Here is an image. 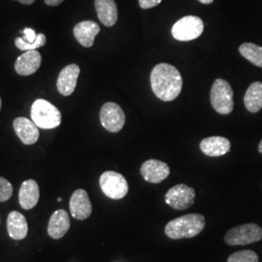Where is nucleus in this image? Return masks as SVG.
I'll list each match as a JSON object with an SVG mask.
<instances>
[{
  "label": "nucleus",
  "mask_w": 262,
  "mask_h": 262,
  "mask_svg": "<svg viewBox=\"0 0 262 262\" xmlns=\"http://www.w3.org/2000/svg\"><path fill=\"white\" fill-rule=\"evenodd\" d=\"M154 94L162 101H172L178 97L183 88V79L178 69L168 63H159L150 73Z\"/></svg>",
  "instance_id": "1"
},
{
  "label": "nucleus",
  "mask_w": 262,
  "mask_h": 262,
  "mask_svg": "<svg viewBox=\"0 0 262 262\" xmlns=\"http://www.w3.org/2000/svg\"><path fill=\"white\" fill-rule=\"evenodd\" d=\"M205 217L200 214H188L170 221L165 226V235L172 240L190 239L205 228Z\"/></svg>",
  "instance_id": "2"
},
{
  "label": "nucleus",
  "mask_w": 262,
  "mask_h": 262,
  "mask_svg": "<svg viewBox=\"0 0 262 262\" xmlns=\"http://www.w3.org/2000/svg\"><path fill=\"white\" fill-rule=\"evenodd\" d=\"M31 120L42 129H53L61 123V113L45 99H37L31 106Z\"/></svg>",
  "instance_id": "3"
},
{
  "label": "nucleus",
  "mask_w": 262,
  "mask_h": 262,
  "mask_svg": "<svg viewBox=\"0 0 262 262\" xmlns=\"http://www.w3.org/2000/svg\"><path fill=\"white\" fill-rule=\"evenodd\" d=\"M210 100L215 112L229 115L234 108L231 85L224 79H216L211 89Z\"/></svg>",
  "instance_id": "4"
},
{
  "label": "nucleus",
  "mask_w": 262,
  "mask_h": 262,
  "mask_svg": "<svg viewBox=\"0 0 262 262\" xmlns=\"http://www.w3.org/2000/svg\"><path fill=\"white\" fill-rule=\"evenodd\" d=\"M262 240V228L256 224H245L229 229L225 235L229 246H245Z\"/></svg>",
  "instance_id": "5"
},
{
  "label": "nucleus",
  "mask_w": 262,
  "mask_h": 262,
  "mask_svg": "<svg viewBox=\"0 0 262 262\" xmlns=\"http://www.w3.org/2000/svg\"><path fill=\"white\" fill-rule=\"evenodd\" d=\"M204 31L203 20L196 16H187L179 19L172 28V35L178 41L195 40Z\"/></svg>",
  "instance_id": "6"
},
{
  "label": "nucleus",
  "mask_w": 262,
  "mask_h": 262,
  "mask_svg": "<svg viewBox=\"0 0 262 262\" xmlns=\"http://www.w3.org/2000/svg\"><path fill=\"white\" fill-rule=\"evenodd\" d=\"M99 185L104 194L114 200H119L128 192V184L122 174L115 171H106L100 176Z\"/></svg>",
  "instance_id": "7"
},
{
  "label": "nucleus",
  "mask_w": 262,
  "mask_h": 262,
  "mask_svg": "<svg viewBox=\"0 0 262 262\" xmlns=\"http://www.w3.org/2000/svg\"><path fill=\"white\" fill-rule=\"evenodd\" d=\"M195 190L185 184L171 187L165 194L166 204L174 210L184 211L194 203Z\"/></svg>",
  "instance_id": "8"
},
{
  "label": "nucleus",
  "mask_w": 262,
  "mask_h": 262,
  "mask_svg": "<svg viewBox=\"0 0 262 262\" xmlns=\"http://www.w3.org/2000/svg\"><path fill=\"white\" fill-rule=\"evenodd\" d=\"M100 122L106 130L109 132H119L125 123V115L120 105L114 102L104 104L100 110Z\"/></svg>",
  "instance_id": "9"
},
{
  "label": "nucleus",
  "mask_w": 262,
  "mask_h": 262,
  "mask_svg": "<svg viewBox=\"0 0 262 262\" xmlns=\"http://www.w3.org/2000/svg\"><path fill=\"white\" fill-rule=\"evenodd\" d=\"M142 177L151 184H159L170 174L168 165L158 159H148L141 165Z\"/></svg>",
  "instance_id": "10"
},
{
  "label": "nucleus",
  "mask_w": 262,
  "mask_h": 262,
  "mask_svg": "<svg viewBox=\"0 0 262 262\" xmlns=\"http://www.w3.org/2000/svg\"><path fill=\"white\" fill-rule=\"evenodd\" d=\"M69 208L74 219L79 221L86 220L93 212V205L88 192L81 188L75 190L70 198Z\"/></svg>",
  "instance_id": "11"
},
{
  "label": "nucleus",
  "mask_w": 262,
  "mask_h": 262,
  "mask_svg": "<svg viewBox=\"0 0 262 262\" xmlns=\"http://www.w3.org/2000/svg\"><path fill=\"white\" fill-rule=\"evenodd\" d=\"M80 75V67L77 64L66 66L59 73L56 89L58 93L63 96H69L74 93L77 81Z\"/></svg>",
  "instance_id": "12"
},
{
  "label": "nucleus",
  "mask_w": 262,
  "mask_h": 262,
  "mask_svg": "<svg viewBox=\"0 0 262 262\" xmlns=\"http://www.w3.org/2000/svg\"><path fill=\"white\" fill-rule=\"evenodd\" d=\"M13 127L19 140L25 145H33L39 139V127L32 120L19 117L13 122Z\"/></svg>",
  "instance_id": "13"
},
{
  "label": "nucleus",
  "mask_w": 262,
  "mask_h": 262,
  "mask_svg": "<svg viewBox=\"0 0 262 262\" xmlns=\"http://www.w3.org/2000/svg\"><path fill=\"white\" fill-rule=\"evenodd\" d=\"M42 56L39 52L35 50L27 51L17 58L15 70L20 76L32 75L40 68Z\"/></svg>",
  "instance_id": "14"
},
{
  "label": "nucleus",
  "mask_w": 262,
  "mask_h": 262,
  "mask_svg": "<svg viewBox=\"0 0 262 262\" xmlns=\"http://www.w3.org/2000/svg\"><path fill=\"white\" fill-rule=\"evenodd\" d=\"M100 31L98 24L93 20H84L77 24L73 29L76 40L85 48L94 45V39Z\"/></svg>",
  "instance_id": "15"
},
{
  "label": "nucleus",
  "mask_w": 262,
  "mask_h": 262,
  "mask_svg": "<svg viewBox=\"0 0 262 262\" xmlns=\"http://www.w3.org/2000/svg\"><path fill=\"white\" fill-rule=\"evenodd\" d=\"M70 228V217L66 210H57L49 221L48 234L53 239H60Z\"/></svg>",
  "instance_id": "16"
},
{
  "label": "nucleus",
  "mask_w": 262,
  "mask_h": 262,
  "mask_svg": "<svg viewBox=\"0 0 262 262\" xmlns=\"http://www.w3.org/2000/svg\"><path fill=\"white\" fill-rule=\"evenodd\" d=\"M230 141L222 136L208 137L200 143V150L208 157L216 158L225 156L230 150Z\"/></svg>",
  "instance_id": "17"
},
{
  "label": "nucleus",
  "mask_w": 262,
  "mask_h": 262,
  "mask_svg": "<svg viewBox=\"0 0 262 262\" xmlns=\"http://www.w3.org/2000/svg\"><path fill=\"white\" fill-rule=\"evenodd\" d=\"M39 197L40 190L36 181L27 180L21 184L19 188V201L23 209H33L37 205Z\"/></svg>",
  "instance_id": "18"
},
{
  "label": "nucleus",
  "mask_w": 262,
  "mask_h": 262,
  "mask_svg": "<svg viewBox=\"0 0 262 262\" xmlns=\"http://www.w3.org/2000/svg\"><path fill=\"white\" fill-rule=\"evenodd\" d=\"M94 7L97 17L105 27H113L118 20V8L115 0H95Z\"/></svg>",
  "instance_id": "19"
},
{
  "label": "nucleus",
  "mask_w": 262,
  "mask_h": 262,
  "mask_svg": "<svg viewBox=\"0 0 262 262\" xmlns=\"http://www.w3.org/2000/svg\"><path fill=\"white\" fill-rule=\"evenodd\" d=\"M7 230L12 239H25L28 232V222L26 216L17 211L11 212L7 219Z\"/></svg>",
  "instance_id": "20"
},
{
  "label": "nucleus",
  "mask_w": 262,
  "mask_h": 262,
  "mask_svg": "<svg viewBox=\"0 0 262 262\" xmlns=\"http://www.w3.org/2000/svg\"><path fill=\"white\" fill-rule=\"evenodd\" d=\"M244 104L250 113H257L262 109V83L254 82L251 84L244 96Z\"/></svg>",
  "instance_id": "21"
},
{
  "label": "nucleus",
  "mask_w": 262,
  "mask_h": 262,
  "mask_svg": "<svg viewBox=\"0 0 262 262\" xmlns=\"http://www.w3.org/2000/svg\"><path fill=\"white\" fill-rule=\"evenodd\" d=\"M239 53L253 66L262 68V47L253 43H244L239 48Z\"/></svg>",
  "instance_id": "22"
},
{
  "label": "nucleus",
  "mask_w": 262,
  "mask_h": 262,
  "mask_svg": "<svg viewBox=\"0 0 262 262\" xmlns=\"http://www.w3.org/2000/svg\"><path fill=\"white\" fill-rule=\"evenodd\" d=\"M46 36L43 33H39L37 34V38L35 40L34 43H26L23 38H16L15 40V45L20 51H33V50H37L39 48L43 47L46 44Z\"/></svg>",
  "instance_id": "23"
},
{
  "label": "nucleus",
  "mask_w": 262,
  "mask_h": 262,
  "mask_svg": "<svg viewBox=\"0 0 262 262\" xmlns=\"http://www.w3.org/2000/svg\"><path fill=\"white\" fill-rule=\"evenodd\" d=\"M258 255L251 250H243L230 254L227 262H258Z\"/></svg>",
  "instance_id": "24"
},
{
  "label": "nucleus",
  "mask_w": 262,
  "mask_h": 262,
  "mask_svg": "<svg viewBox=\"0 0 262 262\" xmlns=\"http://www.w3.org/2000/svg\"><path fill=\"white\" fill-rule=\"evenodd\" d=\"M13 195V186L8 180L0 177V202L9 200Z\"/></svg>",
  "instance_id": "25"
},
{
  "label": "nucleus",
  "mask_w": 262,
  "mask_h": 262,
  "mask_svg": "<svg viewBox=\"0 0 262 262\" xmlns=\"http://www.w3.org/2000/svg\"><path fill=\"white\" fill-rule=\"evenodd\" d=\"M20 33H24L21 38L26 43H34L37 38V34L32 28H26L24 31H20Z\"/></svg>",
  "instance_id": "26"
},
{
  "label": "nucleus",
  "mask_w": 262,
  "mask_h": 262,
  "mask_svg": "<svg viewBox=\"0 0 262 262\" xmlns=\"http://www.w3.org/2000/svg\"><path fill=\"white\" fill-rule=\"evenodd\" d=\"M162 0H139V5L142 9H150L161 3Z\"/></svg>",
  "instance_id": "27"
},
{
  "label": "nucleus",
  "mask_w": 262,
  "mask_h": 262,
  "mask_svg": "<svg viewBox=\"0 0 262 262\" xmlns=\"http://www.w3.org/2000/svg\"><path fill=\"white\" fill-rule=\"evenodd\" d=\"M45 3L49 6H58L59 4H61V2H63L64 0H44Z\"/></svg>",
  "instance_id": "28"
},
{
  "label": "nucleus",
  "mask_w": 262,
  "mask_h": 262,
  "mask_svg": "<svg viewBox=\"0 0 262 262\" xmlns=\"http://www.w3.org/2000/svg\"><path fill=\"white\" fill-rule=\"evenodd\" d=\"M16 1H19V3H21V4L30 5V4L34 3V1H35V0H16Z\"/></svg>",
  "instance_id": "29"
},
{
  "label": "nucleus",
  "mask_w": 262,
  "mask_h": 262,
  "mask_svg": "<svg viewBox=\"0 0 262 262\" xmlns=\"http://www.w3.org/2000/svg\"><path fill=\"white\" fill-rule=\"evenodd\" d=\"M202 4H211L214 0H198Z\"/></svg>",
  "instance_id": "30"
},
{
  "label": "nucleus",
  "mask_w": 262,
  "mask_h": 262,
  "mask_svg": "<svg viewBox=\"0 0 262 262\" xmlns=\"http://www.w3.org/2000/svg\"><path fill=\"white\" fill-rule=\"evenodd\" d=\"M258 151L262 155V140L260 141V143H259V145H258Z\"/></svg>",
  "instance_id": "31"
},
{
  "label": "nucleus",
  "mask_w": 262,
  "mask_h": 262,
  "mask_svg": "<svg viewBox=\"0 0 262 262\" xmlns=\"http://www.w3.org/2000/svg\"><path fill=\"white\" fill-rule=\"evenodd\" d=\"M61 200H62V199H61L60 197H58V198H57V201H58V202H61Z\"/></svg>",
  "instance_id": "32"
},
{
  "label": "nucleus",
  "mask_w": 262,
  "mask_h": 262,
  "mask_svg": "<svg viewBox=\"0 0 262 262\" xmlns=\"http://www.w3.org/2000/svg\"><path fill=\"white\" fill-rule=\"evenodd\" d=\"M1 106H2V101H1V97H0V110H1Z\"/></svg>",
  "instance_id": "33"
}]
</instances>
